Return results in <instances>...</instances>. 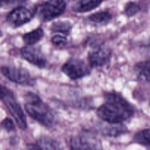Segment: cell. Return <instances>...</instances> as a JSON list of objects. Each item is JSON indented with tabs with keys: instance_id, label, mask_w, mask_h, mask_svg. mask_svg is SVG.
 I'll return each instance as SVG.
<instances>
[{
	"instance_id": "13",
	"label": "cell",
	"mask_w": 150,
	"mask_h": 150,
	"mask_svg": "<svg viewBox=\"0 0 150 150\" xmlns=\"http://www.w3.org/2000/svg\"><path fill=\"white\" fill-rule=\"evenodd\" d=\"M37 145L41 150H62L59 143L48 136H41L37 141Z\"/></svg>"
},
{
	"instance_id": "10",
	"label": "cell",
	"mask_w": 150,
	"mask_h": 150,
	"mask_svg": "<svg viewBox=\"0 0 150 150\" xmlns=\"http://www.w3.org/2000/svg\"><path fill=\"white\" fill-rule=\"evenodd\" d=\"M22 57L31 64L40 68H44L47 64V59L45 55L38 48L33 45H26L21 51Z\"/></svg>"
},
{
	"instance_id": "8",
	"label": "cell",
	"mask_w": 150,
	"mask_h": 150,
	"mask_svg": "<svg viewBox=\"0 0 150 150\" xmlns=\"http://www.w3.org/2000/svg\"><path fill=\"white\" fill-rule=\"evenodd\" d=\"M112 51L107 45H99L89 54V63L90 67H99L106 64L110 61Z\"/></svg>"
},
{
	"instance_id": "22",
	"label": "cell",
	"mask_w": 150,
	"mask_h": 150,
	"mask_svg": "<svg viewBox=\"0 0 150 150\" xmlns=\"http://www.w3.org/2000/svg\"><path fill=\"white\" fill-rule=\"evenodd\" d=\"M26 0H1V4L3 6H14L23 3Z\"/></svg>"
},
{
	"instance_id": "21",
	"label": "cell",
	"mask_w": 150,
	"mask_h": 150,
	"mask_svg": "<svg viewBox=\"0 0 150 150\" xmlns=\"http://www.w3.org/2000/svg\"><path fill=\"white\" fill-rule=\"evenodd\" d=\"M1 127L8 132L13 131V130H15L14 123L12 121V120L9 118H6L5 120H4L1 122Z\"/></svg>"
},
{
	"instance_id": "25",
	"label": "cell",
	"mask_w": 150,
	"mask_h": 150,
	"mask_svg": "<svg viewBox=\"0 0 150 150\" xmlns=\"http://www.w3.org/2000/svg\"><path fill=\"white\" fill-rule=\"evenodd\" d=\"M0 35H1V32H0Z\"/></svg>"
},
{
	"instance_id": "5",
	"label": "cell",
	"mask_w": 150,
	"mask_h": 150,
	"mask_svg": "<svg viewBox=\"0 0 150 150\" xmlns=\"http://www.w3.org/2000/svg\"><path fill=\"white\" fill-rule=\"evenodd\" d=\"M3 76L10 81L22 86H32L35 84V80L26 70L14 66H5L1 67Z\"/></svg>"
},
{
	"instance_id": "12",
	"label": "cell",
	"mask_w": 150,
	"mask_h": 150,
	"mask_svg": "<svg viewBox=\"0 0 150 150\" xmlns=\"http://www.w3.org/2000/svg\"><path fill=\"white\" fill-rule=\"evenodd\" d=\"M103 0H76L73 5V11L85 13L94 10L102 3Z\"/></svg>"
},
{
	"instance_id": "20",
	"label": "cell",
	"mask_w": 150,
	"mask_h": 150,
	"mask_svg": "<svg viewBox=\"0 0 150 150\" xmlns=\"http://www.w3.org/2000/svg\"><path fill=\"white\" fill-rule=\"evenodd\" d=\"M51 42L56 45H64L67 42V38L64 35L57 34V35H55L51 38Z\"/></svg>"
},
{
	"instance_id": "17",
	"label": "cell",
	"mask_w": 150,
	"mask_h": 150,
	"mask_svg": "<svg viewBox=\"0 0 150 150\" xmlns=\"http://www.w3.org/2000/svg\"><path fill=\"white\" fill-rule=\"evenodd\" d=\"M51 29L55 33L68 35L72 29V25L68 21H57L53 23Z\"/></svg>"
},
{
	"instance_id": "2",
	"label": "cell",
	"mask_w": 150,
	"mask_h": 150,
	"mask_svg": "<svg viewBox=\"0 0 150 150\" xmlns=\"http://www.w3.org/2000/svg\"><path fill=\"white\" fill-rule=\"evenodd\" d=\"M24 99L25 110L32 119L47 127L55 125L57 121L55 112L47 104L44 103L38 95L32 92H27L24 95Z\"/></svg>"
},
{
	"instance_id": "11",
	"label": "cell",
	"mask_w": 150,
	"mask_h": 150,
	"mask_svg": "<svg viewBox=\"0 0 150 150\" xmlns=\"http://www.w3.org/2000/svg\"><path fill=\"white\" fill-rule=\"evenodd\" d=\"M97 129L102 135L110 137H117L127 132V128L122 123H110L107 122L98 123Z\"/></svg>"
},
{
	"instance_id": "6",
	"label": "cell",
	"mask_w": 150,
	"mask_h": 150,
	"mask_svg": "<svg viewBox=\"0 0 150 150\" xmlns=\"http://www.w3.org/2000/svg\"><path fill=\"white\" fill-rule=\"evenodd\" d=\"M62 71L72 80H77L90 74V68L84 61L79 59L68 60L62 67Z\"/></svg>"
},
{
	"instance_id": "23",
	"label": "cell",
	"mask_w": 150,
	"mask_h": 150,
	"mask_svg": "<svg viewBox=\"0 0 150 150\" xmlns=\"http://www.w3.org/2000/svg\"><path fill=\"white\" fill-rule=\"evenodd\" d=\"M11 93L12 92H10L7 88L0 83V100H3L6 96Z\"/></svg>"
},
{
	"instance_id": "19",
	"label": "cell",
	"mask_w": 150,
	"mask_h": 150,
	"mask_svg": "<svg viewBox=\"0 0 150 150\" xmlns=\"http://www.w3.org/2000/svg\"><path fill=\"white\" fill-rule=\"evenodd\" d=\"M140 10L141 7L139 4L136 2H129L125 7V13L128 17H131L137 14Z\"/></svg>"
},
{
	"instance_id": "7",
	"label": "cell",
	"mask_w": 150,
	"mask_h": 150,
	"mask_svg": "<svg viewBox=\"0 0 150 150\" xmlns=\"http://www.w3.org/2000/svg\"><path fill=\"white\" fill-rule=\"evenodd\" d=\"M2 100L8 109L9 112L10 113L12 117L16 121V124L18 126L19 128L25 130L27 127L26 116H25L20 104L15 99L13 92L6 96Z\"/></svg>"
},
{
	"instance_id": "16",
	"label": "cell",
	"mask_w": 150,
	"mask_h": 150,
	"mask_svg": "<svg viewBox=\"0 0 150 150\" xmlns=\"http://www.w3.org/2000/svg\"><path fill=\"white\" fill-rule=\"evenodd\" d=\"M135 71H136L137 77L139 80L149 81V62H139L135 66Z\"/></svg>"
},
{
	"instance_id": "14",
	"label": "cell",
	"mask_w": 150,
	"mask_h": 150,
	"mask_svg": "<svg viewBox=\"0 0 150 150\" xmlns=\"http://www.w3.org/2000/svg\"><path fill=\"white\" fill-rule=\"evenodd\" d=\"M112 16L108 12H99L94 13L88 18L89 22L96 26H103L111 21Z\"/></svg>"
},
{
	"instance_id": "3",
	"label": "cell",
	"mask_w": 150,
	"mask_h": 150,
	"mask_svg": "<svg viewBox=\"0 0 150 150\" xmlns=\"http://www.w3.org/2000/svg\"><path fill=\"white\" fill-rule=\"evenodd\" d=\"M66 9L64 0H48L36 7L35 13L42 21H49L62 14Z\"/></svg>"
},
{
	"instance_id": "18",
	"label": "cell",
	"mask_w": 150,
	"mask_h": 150,
	"mask_svg": "<svg viewBox=\"0 0 150 150\" xmlns=\"http://www.w3.org/2000/svg\"><path fill=\"white\" fill-rule=\"evenodd\" d=\"M134 141L144 146H149V129H145L135 135Z\"/></svg>"
},
{
	"instance_id": "15",
	"label": "cell",
	"mask_w": 150,
	"mask_h": 150,
	"mask_svg": "<svg viewBox=\"0 0 150 150\" xmlns=\"http://www.w3.org/2000/svg\"><path fill=\"white\" fill-rule=\"evenodd\" d=\"M44 35V32L41 28H38L35 30L24 34L23 40L26 45H33L39 42Z\"/></svg>"
},
{
	"instance_id": "9",
	"label": "cell",
	"mask_w": 150,
	"mask_h": 150,
	"mask_svg": "<svg viewBox=\"0 0 150 150\" xmlns=\"http://www.w3.org/2000/svg\"><path fill=\"white\" fill-rule=\"evenodd\" d=\"M35 16V12L25 7H18L8 14L7 21L13 27H18L28 23Z\"/></svg>"
},
{
	"instance_id": "1",
	"label": "cell",
	"mask_w": 150,
	"mask_h": 150,
	"mask_svg": "<svg viewBox=\"0 0 150 150\" xmlns=\"http://www.w3.org/2000/svg\"><path fill=\"white\" fill-rule=\"evenodd\" d=\"M105 102L97 110L98 117L110 123H122L131 118L134 113L132 105L117 92L105 94Z\"/></svg>"
},
{
	"instance_id": "4",
	"label": "cell",
	"mask_w": 150,
	"mask_h": 150,
	"mask_svg": "<svg viewBox=\"0 0 150 150\" xmlns=\"http://www.w3.org/2000/svg\"><path fill=\"white\" fill-rule=\"evenodd\" d=\"M71 150H103L100 141L88 131L81 132L70 139Z\"/></svg>"
},
{
	"instance_id": "24",
	"label": "cell",
	"mask_w": 150,
	"mask_h": 150,
	"mask_svg": "<svg viewBox=\"0 0 150 150\" xmlns=\"http://www.w3.org/2000/svg\"><path fill=\"white\" fill-rule=\"evenodd\" d=\"M28 150H41V149L36 144H29L28 145Z\"/></svg>"
}]
</instances>
